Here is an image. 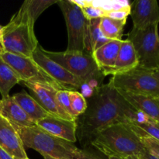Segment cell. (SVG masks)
Listing matches in <instances>:
<instances>
[{"mask_svg":"<svg viewBox=\"0 0 159 159\" xmlns=\"http://www.w3.org/2000/svg\"><path fill=\"white\" fill-rule=\"evenodd\" d=\"M138 113L108 82L95 89L87 100L86 110L77 118L76 134L82 146H88L101 130L117 123L128 124Z\"/></svg>","mask_w":159,"mask_h":159,"instance_id":"1","label":"cell"},{"mask_svg":"<svg viewBox=\"0 0 159 159\" xmlns=\"http://www.w3.org/2000/svg\"><path fill=\"white\" fill-rule=\"evenodd\" d=\"M91 145L107 157L116 155L124 159L140 156L146 151L138 134L126 123H117L101 130Z\"/></svg>","mask_w":159,"mask_h":159,"instance_id":"2","label":"cell"},{"mask_svg":"<svg viewBox=\"0 0 159 159\" xmlns=\"http://www.w3.org/2000/svg\"><path fill=\"white\" fill-rule=\"evenodd\" d=\"M35 22L23 6L3 26L2 48L4 51L26 57H32L38 47L34 32Z\"/></svg>","mask_w":159,"mask_h":159,"instance_id":"3","label":"cell"},{"mask_svg":"<svg viewBox=\"0 0 159 159\" xmlns=\"http://www.w3.org/2000/svg\"><path fill=\"white\" fill-rule=\"evenodd\" d=\"M22 140L23 146L37 151L41 155L57 158L74 159L79 150L75 144L54 137L37 125L19 127L13 125Z\"/></svg>","mask_w":159,"mask_h":159,"instance_id":"4","label":"cell"},{"mask_svg":"<svg viewBox=\"0 0 159 159\" xmlns=\"http://www.w3.org/2000/svg\"><path fill=\"white\" fill-rule=\"evenodd\" d=\"M40 50L48 58L82 80L85 86L95 90L101 85L104 75L89 53L53 52L44 50L41 46Z\"/></svg>","mask_w":159,"mask_h":159,"instance_id":"5","label":"cell"},{"mask_svg":"<svg viewBox=\"0 0 159 159\" xmlns=\"http://www.w3.org/2000/svg\"><path fill=\"white\" fill-rule=\"evenodd\" d=\"M109 82L118 91L159 97V81L154 75L153 70L137 67L131 71L114 75Z\"/></svg>","mask_w":159,"mask_h":159,"instance_id":"6","label":"cell"},{"mask_svg":"<svg viewBox=\"0 0 159 159\" xmlns=\"http://www.w3.org/2000/svg\"><path fill=\"white\" fill-rule=\"evenodd\" d=\"M127 40L133 44L138 57V67L155 70L159 67L158 24L143 30L133 28Z\"/></svg>","mask_w":159,"mask_h":159,"instance_id":"7","label":"cell"},{"mask_svg":"<svg viewBox=\"0 0 159 159\" xmlns=\"http://www.w3.org/2000/svg\"><path fill=\"white\" fill-rule=\"evenodd\" d=\"M59 7L63 13L68 30V53L85 52V41L89 20L82 9L71 0H58Z\"/></svg>","mask_w":159,"mask_h":159,"instance_id":"8","label":"cell"},{"mask_svg":"<svg viewBox=\"0 0 159 159\" xmlns=\"http://www.w3.org/2000/svg\"><path fill=\"white\" fill-rule=\"evenodd\" d=\"M1 58L18 75L22 82L39 83L54 87L57 90H65L54 79L45 72L32 57H26L3 51Z\"/></svg>","mask_w":159,"mask_h":159,"instance_id":"9","label":"cell"},{"mask_svg":"<svg viewBox=\"0 0 159 159\" xmlns=\"http://www.w3.org/2000/svg\"><path fill=\"white\" fill-rule=\"evenodd\" d=\"M32 58L45 72L48 73L65 90L77 91L85 86L82 80L75 76L65 68L54 61L48 58L40 50V46L37 48L32 55Z\"/></svg>","mask_w":159,"mask_h":159,"instance_id":"10","label":"cell"},{"mask_svg":"<svg viewBox=\"0 0 159 159\" xmlns=\"http://www.w3.org/2000/svg\"><path fill=\"white\" fill-rule=\"evenodd\" d=\"M32 93L33 98L51 115L68 120H76L62 110L57 103L56 94L57 89L49 85L31 82H23Z\"/></svg>","mask_w":159,"mask_h":159,"instance_id":"11","label":"cell"},{"mask_svg":"<svg viewBox=\"0 0 159 159\" xmlns=\"http://www.w3.org/2000/svg\"><path fill=\"white\" fill-rule=\"evenodd\" d=\"M130 16L135 29L143 30L159 23V6L156 0H137L130 5Z\"/></svg>","mask_w":159,"mask_h":159,"instance_id":"12","label":"cell"},{"mask_svg":"<svg viewBox=\"0 0 159 159\" xmlns=\"http://www.w3.org/2000/svg\"><path fill=\"white\" fill-rule=\"evenodd\" d=\"M0 148L14 159L28 158L18 132L6 118L0 114Z\"/></svg>","mask_w":159,"mask_h":159,"instance_id":"13","label":"cell"},{"mask_svg":"<svg viewBox=\"0 0 159 159\" xmlns=\"http://www.w3.org/2000/svg\"><path fill=\"white\" fill-rule=\"evenodd\" d=\"M54 137L75 144L77 141V120H68L49 114L36 124Z\"/></svg>","mask_w":159,"mask_h":159,"instance_id":"14","label":"cell"},{"mask_svg":"<svg viewBox=\"0 0 159 159\" xmlns=\"http://www.w3.org/2000/svg\"><path fill=\"white\" fill-rule=\"evenodd\" d=\"M122 40H110L92 53L96 65L104 76L110 75L117 58Z\"/></svg>","mask_w":159,"mask_h":159,"instance_id":"15","label":"cell"},{"mask_svg":"<svg viewBox=\"0 0 159 159\" xmlns=\"http://www.w3.org/2000/svg\"><path fill=\"white\" fill-rule=\"evenodd\" d=\"M0 114L6 118L12 125L19 127L36 125L10 96L0 100Z\"/></svg>","mask_w":159,"mask_h":159,"instance_id":"16","label":"cell"},{"mask_svg":"<svg viewBox=\"0 0 159 159\" xmlns=\"http://www.w3.org/2000/svg\"><path fill=\"white\" fill-rule=\"evenodd\" d=\"M138 57L133 44L129 40H122L117 58L110 75L127 72L138 67Z\"/></svg>","mask_w":159,"mask_h":159,"instance_id":"17","label":"cell"},{"mask_svg":"<svg viewBox=\"0 0 159 159\" xmlns=\"http://www.w3.org/2000/svg\"><path fill=\"white\" fill-rule=\"evenodd\" d=\"M119 92L135 110L159 122V101L156 98Z\"/></svg>","mask_w":159,"mask_h":159,"instance_id":"18","label":"cell"},{"mask_svg":"<svg viewBox=\"0 0 159 159\" xmlns=\"http://www.w3.org/2000/svg\"><path fill=\"white\" fill-rule=\"evenodd\" d=\"M12 97L35 124L50 114L26 91L16 93Z\"/></svg>","mask_w":159,"mask_h":159,"instance_id":"19","label":"cell"},{"mask_svg":"<svg viewBox=\"0 0 159 159\" xmlns=\"http://www.w3.org/2000/svg\"><path fill=\"white\" fill-rule=\"evenodd\" d=\"M101 18L89 20L87 25L86 36L85 41V50L92 54L93 51L105 44L110 40L106 38L100 29Z\"/></svg>","mask_w":159,"mask_h":159,"instance_id":"20","label":"cell"},{"mask_svg":"<svg viewBox=\"0 0 159 159\" xmlns=\"http://www.w3.org/2000/svg\"><path fill=\"white\" fill-rule=\"evenodd\" d=\"M21 82L18 75L0 57V93L2 99L9 96L12 87Z\"/></svg>","mask_w":159,"mask_h":159,"instance_id":"21","label":"cell"},{"mask_svg":"<svg viewBox=\"0 0 159 159\" xmlns=\"http://www.w3.org/2000/svg\"><path fill=\"white\" fill-rule=\"evenodd\" d=\"M127 20H115L104 16L101 18L100 29L104 37L110 40H122Z\"/></svg>","mask_w":159,"mask_h":159,"instance_id":"22","label":"cell"},{"mask_svg":"<svg viewBox=\"0 0 159 159\" xmlns=\"http://www.w3.org/2000/svg\"><path fill=\"white\" fill-rule=\"evenodd\" d=\"M130 126L141 130L146 135L159 141V122L149 118L142 113H138L134 120L128 123Z\"/></svg>","mask_w":159,"mask_h":159,"instance_id":"23","label":"cell"},{"mask_svg":"<svg viewBox=\"0 0 159 159\" xmlns=\"http://www.w3.org/2000/svg\"><path fill=\"white\" fill-rule=\"evenodd\" d=\"M58 0H26L22 6L27 11L30 16L34 22L37 20L42 12L54 3H57Z\"/></svg>","mask_w":159,"mask_h":159,"instance_id":"24","label":"cell"},{"mask_svg":"<svg viewBox=\"0 0 159 159\" xmlns=\"http://www.w3.org/2000/svg\"><path fill=\"white\" fill-rule=\"evenodd\" d=\"M69 99L71 109L75 118L83 114L87 109V99L85 96L79 91H69Z\"/></svg>","mask_w":159,"mask_h":159,"instance_id":"25","label":"cell"},{"mask_svg":"<svg viewBox=\"0 0 159 159\" xmlns=\"http://www.w3.org/2000/svg\"><path fill=\"white\" fill-rule=\"evenodd\" d=\"M133 129L140 136L141 142L144 144V148H145L149 152H151V153L153 154L154 155H155V156L158 157L159 158V141L155 139V138H152V137L148 136L145 134H144L143 132H141V130H138V129L134 128V127H133Z\"/></svg>","mask_w":159,"mask_h":159,"instance_id":"26","label":"cell"},{"mask_svg":"<svg viewBox=\"0 0 159 159\" xmlns=\"http://www.w3.org/2000/svg\"><path fill=\"white\" fill-rule=\"evenodd\" d=\"M56 99H57V103L62 109V110L68 115H69L73 119L77 120V119L74 117L72 111H71L69 99V90H58L56 94Z\"/></svg>","mask_w":159,"mask_h":159,"instance_id":"27","label":"cell"},{"mask_svg":"<svg viewBox=\"0 0 159 159\" xmlns=\"http://www.w3.org/2000/svg\"><path fill=\"white\" fill-rule=\"evenodd\" d=\"M86 6L81 8L84 15L88 20L96 18H102L105 16L106 12L99 6H96L91 3V1H86Z\"/></svg>","mask_w":159,"mask_h":159,"instance_id":"28","label":"cell"},{"mask_svg":"<svg viewBox=\"0 0 159 159\" xmlns=\"http://www.w3.org/2000/svg\"><path fill=\"white\" fill-rule=\"evenodd\" d=\"M74 159H102L99 158L97 155H94L92 152H88L86 150H79L76 152L75 155Z\"/></svg>","mask_w":159,"mask_h":159,"instance_id":"29","label":"cell"},{"mask_svg":"<svg viewBox=\"0 0 159 159\" xmlns=\"http://www.w3.org/2000/svg\"><path fill=\"white\" fill-rule=\"evenodd\" d=\"M138 157H140L141 159H159L158 157H156L155 155H154L153 154L149 152L147 149H146V151L142 154V155H140V156Z\"/></svg>","mask_w":159,"mask_h":159,"instance_id":"30","label":"cell"},{"mask_svg":"<svg viewBox=\"0 0 159 159\" xmlns=\"http://www.w3.org/2000/svg\"><path fill=\"white\" fill-rule=\"evenodd\" d=\"M0 159H14L11 157L6 152H5L2 148H0Z\"/></svg>","mask_w":159,"mask_h":159,"instance_id":"31","label":"cell"},{"mask_svg":"<svg viewBox=\"0 0 159 159\" xmlns=\"http://www.w3.org/2000/svg\"><path fill=\"white\" fill-rule=\"evenodd\" d=\"M153 74L154 75H155V77L159 81V67L158 68H157L156 69L153 70Z\"/></svg>","mask_w":159,"mask_h":159,"instance_id":"32","label":"cell"},{"mask_svg":"<svg viewBox=\"0 0 159 159\" xmlns=\"http://www.w3.org/2000/svg\"><path fill=\"white\" fill-rule=\"evenodd\" d=\"M2 37H3V26L0 25V43H2Z\"/></svg>","mask_w":159,"mask_h":159,"instance_id":"33","label":"cell"},{"mask_svg":"<svg viewBox=\"0 0 159 159\" xmlns=\"http://www.w3.org/2000/svg\"><path fill=\"white\" fill-rule=\"evenodd\" d=\"M44 159H66V158H53V157L48 156V155H42Z\"/></svg>","mask_w":159,"mask_h":159,"instance_id":"34","label":"cell"},{"mask_svg":"<svg viewBox=\"0 0 159 159\" xmlns=\"http://www.w3.org/2000/svg\"><path fill=\"white\" fill-rule=\"evenodd\" d=\"M108 159H124V158H120V157L116 156V155H110V156H108Z\"/></svg>","mask_w":159,"mask_h":159,"instance_id":"35","label":"cell"},{"mask_svg":"<svg viewBox=\"0 0 159 159\" xmlns=\"http://www.w3.org/2000/svg\"><path fill=\"white\" fill-rule=\"evenodd\" d=\"M124 159H141V158L138 156H131V157H128V158H124Z\"/></svg>","mask_w":159,"mask_h":159,"instance_id":"36","label":"cell"},{"mask_svg":"<svg viewBox=\"0 0 159 159\" xmlns=\"http://www.w3.org/2000/svg\"><path fill=\"white\" fill-rule=\"evenodd\" d=\"M3 51H4V50H3V48H2V45L0 43V57H1V55L3 53Z\"/></svg>","mask_w":159,"mask_h":159,"instance_id":"37","label":"cell"},{"mask_svg":"<svg viewBox=\"0 0 159 159\" xmlns=\"http://www.w3.org/2000/svg\"><path fill=\"white\" fill-rule=\"evenodd\" d=\"M156 99H158V100L159 101V97H158V98H156Z\"/></svg>","mask_w":159,"mask_h":159,"instance_id":"38","label":"cell"},{"mask_svg":"<svg viewBox=\"0 0 159 159\" xmlns=\"http://www.w3.org/2000/svg\"><path fill=\"white\" fill-rule=\"evenodd\" d=\"M26 159H30V158H26Z\"/></svg>","mask_w":159,"mask_h":159,"instance_id":"39","label":"cell"}]
</instances>
